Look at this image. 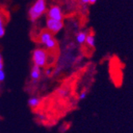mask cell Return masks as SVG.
I'll use <instances>...</instances> for the list:
<instances>
[{"label":"cell","instance_id":"cell-1","mask_svg":"<svg viewBox=\"0 0 133 133\" xmlns=\"http://www.w3.org/2000/svg\"><path fill=\"white\" fill-rule=\"evenodd\" d=\"M47 10L46 0H36L28 10V16L31 22L39 19Z\"/></svg>","mask_w":133,"mask_h":133},{"label":"cell","instance_id":"cell-2","mask_svg":"<svg viewBox=\"0 0 133 133\" xmlns=\"http://www.w3.org/2000/svg\"><path fill=\"white\" fill-rule=\"evenodd\" d=\"M32 61L34 65L43 68L46 65L48 61V54L47 51L43 48H37L33 51L32 54Z\"/></svg>","mask_w":133,"mask_h":133},{"label":"cell","instance_id":"cell-3","mask_svg":"<svg viewBox=\"0 0 133 133\" xmlns=\"http://www.w3.org/2000/svg\"><path fill=\"white\" fill-rule=\"evenodd\" d=\"M45 25L47 30L54 34H57L61 31L64 27V23L63 21H57L54 19H51L48 18L45 22Z\"/></svg>","mask_w":133,"mask_h":133},{"label":"cell","instance_id":"cell-4","mask_svg":"<svg viewBox=\"0 0 133 133\" xmlns=\"http://www.w3.org/2000/svg\"><path fill=\"white\" fill-rule=\"evenodd\" d=\"M47 12V16L49 18L57 20V21H63L64 19V15H63V12L61 9V7L58 6H50Z\"/></svg>","mask_w":133,"mask_h":133},{"label":"cell","instance_id":"cell-5","mask_svg":"<svg viewBox=\"0 0 133 133\" xmlns=\"http://www.w3.org/2000/svg\"><path fill=\"white\" fill-rule=\"evenodd\" d=\"M42 76V68L34 65L30 70V78L34 82L38 81Z\"/></svg>","mask_w":133,"mask_h":133},{"label":"cell","instance_id":"cell-6","mask_svg":"<svg viewBox=\"0 0 133 133\" xmlns=\"http://www.w3.org/2000/svg\"><path fill=\"white\" fill-rule=\"evenodd\" d=\"M54 38V35L51 32H50L49 30H44L42 31L40 35H39V42L42 45H45L47 42H49L50 39H52Z\"/></svg>","mask_w":133,"mask_h":133},{"label":"cell","instance_id":"cell-7","mask_svg":"<svg viewBox=\"0 0 133 133\" xmlns=\"http://www.w3.org/2000/svg\"><path fill=\"white\" fill-rule=\"evenodd\" d=\"M41 104V99L37 96H32L28 100V105L32 108H36Z\"/></svg>","mask_w":133,"mask_h":133},{"label":"cell","instance_id":"cell-8","mask_svg":"<svg viewBox=\"0 0 133 133\" xmlns=\"http://www.w3.org/2000/svg\"><path fill=\"white\" fill-rule=\"evenodd\" d=\"M86 37H87V34L85 32H80L76 36V41L77 42L78 44L82 45L84 43H85Z\"/></svg>","mask_w":133,"mask_h":133},{"label":"cell","instance_id":"cell-9","mask_svg":"<svg viewBox=\"0 0 133 133\" xmlns=\"http://www.w3.org/2000/svg\"><path fill=\"white\" fill-rule=\"evenodd\" d=\"M85 43L90 46V47H94L96 45V40H95V37L92 34H89L86 37V40H85Z\"/></svg>","mask_w":133,"mask_h":133},{"label":"cell","instance_id":"cell-10","mask_svg":"<svg viewBox=\"0 0 133 133\" xmlns=\"http://www.w3.org/2000/svg\"><path fill=\"white\" fill-rule=\"evenodd\" d=\"M6 33V29H5V24L3 22V18L2 15L0 14V38H3L5 35Z\"/></svg>","mask_w":133,"mask_h":133},{"label":"cell","instance_id":"cell-11","mask_svg":"<svg viewBox=\"0 0 133 133\" xmlns=\"http://www.w3.org/2000/svg\"><path fill=\"white\" fill-rule=\"evenodd\" d=\"M6 78V74L3 69H0V82H3Z\"/></svg>","mask_w":133,"mask_h":133},{"label":"cell","instance_id":"cell-12","mask_svg":"<svg viewBox=\"0 0 133 133\" xmlns=\"http://www.w3.org/2000/svg\"><path fill=\"white\" fill-rule=\"evenodd\" d=\"M86 96H87V92L86 91H82L79 95V100L80 101L84 100L86 98Z\"/></svg>","mask_w":133,"mask_h":133},{"label":"cell","instance_id":"cell-13","mask_svg":"<svg viewBox=\"0 0 133 133\" xmlns=\"http://www.w3.org/2000/svg\"><path fill=\"white\" fill-rule=\"evenodd\" d=\"M0 69H3V60L1 53H0Z\"/></svg>","mask_w":133,"mask_h":133},{"label":"cell","instance_id":"cell-14","mask_svg":"<svg viewBox=\"0 0 133 133\" xmlns=\"http://www.w3.org/2000/svg\"><path fill=\"white\" fill-rule=\"evenodd\" d=\"M45 74H46L47 76H50V75H52V71H51L50 69H47V70H45Z\"/></svg>","mask_w":133,"mask_h":133},{"label":"cell","instance_id":"cell-15","mask_svg":"<svg viewBox=\"0 0 133 133\" xmlns=\"http://www.w3.org/2000/svg\"><path fill=\"white\" fill-rule=\"evenodd\" d=\"M81 1L84 4H88L89 3V0H81Z\"/></svg>","mask_w":133,"mask_h":133},{"label":"cell","instance_id":"cell-16","mask_svg":"<svg viewBox=\"0 0 133 133\" xmlns=\"http://www.w3.org/2000/svg\"><path fill=\"white\" fill-rule=\"evenodd\" d=\"M97 0H89V3H90V4H93V3H95Z\"/></svg>","mask_w":133,"mask_h":133},{"label":"cell","instance_id":"cell-17","mask_svg":"<svg viewBox=\"0 0 133 133\" xmlns=\"http://www.w3.org/2000/svg\"><path fill=\"white\" fill-rule=\"evenodd\" d=\"M0 119H1V117H0Z\"/></svg>","mask_w":133,"mask_h":133}]
</instances>
